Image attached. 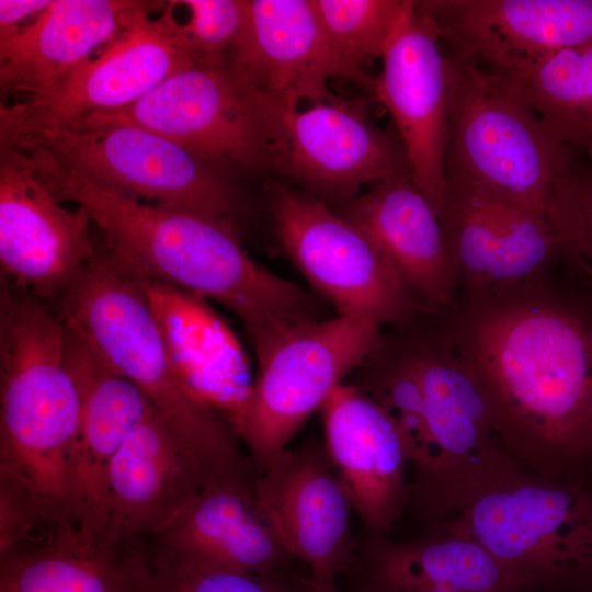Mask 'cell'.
<instances>
[{
	"mask_svg": "<svg viewBox=\"0 0 592 592\" xmlns=\"http://www.w3.org/2000/svg\"><path fill=\"white\" fill-rule=\"evenodd\" d=\"M161 2L147 1L119 35L47 92L1 104L0 127L16 128L71 122L127 106L161 81L194 62L174 2L151 20Z\"/></svg>",
	"mask_w": 592,
	"mask_h": 592,
	"instance_id": "obj_12",
	"label": "cell"
},
{
	"mask_svg": "<svg viewBox=\"0 0 592 592\" xmlns=\"http://www.w3.org/2000/svg\"><path fill=\"white\" fill-rule=\"evenodd\" d=\"M227 60L235 73L278 110L334 100L333 78L362 82L330 44L311 0H247L242 29Z\"/></svg>",
	"mask_w": 592,
	"mask_h": 592,
	"instance_id": "obj_18",
	"label": "cell"
},
{
	"mask_svg": "<svg viewBox=\"0 0 592 592\" xmlns=\"http://www.w3.org/2000/svg\"><path fill=\"white\" fill-rule=\"evenodd\" d=\"M91 225L83 207L64 206L12 150L0 147L2 277L55 301L96 250Z\"/></svg>",
	"mask_w": 592,
	"mask_h": 592,
	"instance_id": "obj_17",
	"label": "cell"
},
{
	"mask_svg": "<svg viewBox=\"0 0 592 592\" xmlns=\"http://www.w3.org/2000/svg\"><path fill=\"white\" fill-rule=\"evenodd\" d=\"M503 77L565 145L592 164V42Z\"/></svg>",
	"mask_w": 592,
	"mask_h": 592,
	"instance_id": "obj_29",
	"label": "cell"
},
{
	"mask_svg": "<svg viewBox=\"0 0 592 592\" xmlns=\"http://www.w3.org/2000/svg\"><path fill=\"white\" fill-rule=\"evenodd\" d=\"M400 397L410 499L423 513L439 499L512 458L494 432L483 395L448 335L409 351Z\"/></svg>",
	"mask_w": 592,
	"mask_h": 592,
	"instance_id": "obj_8",
	"label": "cell"
},
{
	"mask_svg": "<svg viewBox=\"0 0 592 592\" xmlns=\"http://www.w3.org/2000/svg\"><path fill=\"white\" fill-rule=\"evenodd\" d=\"M273 169L343 203L365 184L410 175L398 134L378 127L363 102L339 98L282 110Z\"/></svg>",
	"mask_w": 592,
	"mask_h": 592,
	"instance_id": "obj_16",
	"label": "cell"
},
{
	"mask_svg": "<svg viewBox=\"0 0 592 592\" xmlns=\"http://www.w3.org/2000/svg\"><path fill=\"white\" fill-rule=\"evenodd\" d=\"M144 554L152 592H320L293 567L248 572L156 540Z\"/></svg>",
	"mask_w": 592,
	"mask_h": 592,
	"instance_id": "obj_30",
	"label": "cell"
},
{
	"mask_svg": "<svg viewBox=\"0 0 592 592\" xmlns=\"http://www.w3.org/2000/svg\"><path fill=\"white\" fill-rule=\"evenodd\" d=\"M0 144L37 148L84 178L161 206L234 223L232 174L144 127L94 114L71 122L1 128Z\"/></svg>",
	"mask_w": 592,
	"mask_h": 592,
	"instance_id": "obj_7",
	"label": "cell"
},
{
	"mask_svg": "<svg viewBox=\"0 0 592 592\" xmlns=\"http://www.w3.org/2000/svg\"><path fill=\"white\" fill-rule=\"evenodd\" d=\"M20 157L60 201L88 212L124 266L225 306L252 344L287 326L323 318L321 298L254 261L232 221L143 202L34 147L20 150Z\"/></svg>",
	"mask_w": 592,
	"mask_h": 592,
	"instance_id": "obj_2",
	"label": "cell"
},
{
	"mask_svg": "<svg viewBox=\"0 0 592 592\" xmlns=\"http://www.w3.org/2000/svg\"><path fill=\"white\" fill-rule=\"evenodd\" d=\"M446 174L546 216L577 162L573 153L506 78L448 53Z\"/></svg>",
	"mask_w": 592,
	"mask_h": 592,
	"instance_id": "obj_6",
	"label": "cell"
},
{
	"mask_svg": "<svg viewBox=\"0 0 592 592\" xmlns=\"http://www.w3.org/2000/svg\"><path fill=\"white\" fill-rule=\"evenodd\" d=\"M91 114L155 132L232 174L273 169L282 110L240 79L226 59L194 62L134 103Z\"/></svg>",
	"mask_w": 592,
	"mask_h": 592,
	"instance_id": "obj_10",
	"label": "cell"
},
{
	"mask_svg": "<svg viewBox=\"0 0 592 592\" xmlns=\"http://www.w3.org/2000/svg\"><path fill=\"white\" fill-rule=\"evenodd\" d=\"M189 11L181 23L196 62L217 64L227 59L246 19L247 0H182Z\"/></svg>",
	"mask_w": 592,
	"mask_h": 592,
	"instance_id": "obj_32",
	"label": "cell"
},
{
	"mask_svg": "<svg viewBox=\"0 0 592 592\" xmlns=\"http://www.w3.org/2000/svg\"><path fill=\"white\" fill-rule=\"evenodd\" d=\"M52 0H0V38L14 34L20 22L43 12Z\"/></svg>",
	"mask_w": 592,
	"mask_h": 592,
	"instance_id": "obj_34",
	"label": "cell"
},
{
	"mask_svg": "<svg viewBox=\"0 0 592 592\" xmlns=\"http://www.w3.org/2000/svg\"><path fill=\"white\" fill-rule=\"evenodd\" d=\"M339 214L371 239L418 300L435 308L454 303L457 280L437 213L409 174L374 184Z\"/></svg>",
	"mask_w": 592,
	"mask_h": 592,
	"instance_id": "obj_24",
	"label": "cell"
},
{
	"mask_svg": "<svg viewBox=\"0 0 592 592\" xmlns=\"http://www.w3.org/2000/svg\"><path fill=\"white\" fill-rule=\"evenodd\" d=\"M382 60L373 96L390 113L410 178L437 213L446 184L451 67L440 30L420 1H411Z\"/></svg>",
	"mask_w": 592,
	"mask_h": 592,
	"instance_id": "obj_14",
	"label": "cell"
},
{
	"mask_svg": "<svg viewBox=\"0 0 592 592\" xmlns=\"http://www.w3.org/2000/svg\"><path fill=\"white\" fill-rule=\"evenodd\" d=\"M325 448L371 534L388 533L410 499L409 465L391 415L360 386L342 384L320 409Z\"/></svg>",
	"mask_w": 592,
	"mask_h": 592,
	"instance_id": "obj_21",
	"label": "cell"
},
{
	"mask_svg": "<svg viewBox=\"0 0 592 592\" xmlns=\"http://www.w3.org/2000/svg\"><path fill=\"white\" fill-rule=\"evenodd\" d=\"M137 277L178 373L235 430L254 378L239 338L209 300L162 281Z\"/></svg>",
	"mask_w": 592,
	"mask_h": 592,
	"instance_id": "obj_23",
	"label": "cell"
},
{
	"mask_svg": "<svg viewBox=\"0 0 592 592\" xmlns=\"http://www.w3.org/2000/svg\"><path fill=\"white\" fill-rule=\"evenodd\" d=\"M428 520L473 538L537 592H592V473L545 476L511 459Z\"/></svg>",
	"mask_w": 592,
	"mask_h": 592,
	"instance_id": "obj_4",
	"label": "cell"
},
{
	"mask_svg": "<svg viewBox=\"0 0 592 592\" xmlns=\"http://www.w3.org/2000/svg\"><path fill=\"white\" fill-rule=\"evenodd\" d=\"M380 326L338 314L285 327L254 348L258 371L235 428L258 471L382 344Z\"/></svg>",
	"mask_w": 592,
	"mask_h": 592,
	"instance_id": "obj_9",
	"label": "cell"
},
{
	"mask_svg": "<svg viewBox=\"0 0 592 592\" xmlns=\"http://www.w3.org/2000/svg\"><path fill=\"white\" fill-rule=\"evenodd\" d=\"M257 499L294 560L320 592H339L352 563L351 501L325 446L308 442L281 451L254 475Z\"/></svg>",
	"mask_w": 592,
	"mask_h": 592,
	"instance_id": "obj_15",
	"label": "cell"
},
{
	"mask_svg": "<svg viewBox=\"0 0 592 592\" xmlns=\"http://www.w3.org/2000/svg\"><path fill=\"white\" fill-rule=\"evenodd\" d=\"M457 286L465 296L504 292L544 276L562 241L544 215L446 174L437 209Z\"/></svg>",
	"mask_w": 592,
	"mask_h": 592,
	"instance_id": "obj_13",
	"label": "cell"
},
{
	"mask_svg": "<svg viewBox=\"0 0 592 592\" xmlns=\"http://www.w3.org/2000/svg\"><path fill=\"white\" fill-rule=\"evenodd\" d=\"M323 31L342 60L354 70L382 58L408 0H311Z\"/></svg>",
	"mask_w": 592,
	"mask_h": 592,
	"instance_id": "obj_31",
	"label": "cell"
},
{
	"mask_svg": "<svg viewBox=\"0 0 592 592\" xmlns=\"http://www.w3.org/2000/svg\"><path fill=\"white\" fill-rule=\"evenodd\" d=\"M253 479L208 480L152 540L248 572L293 567L257 499Z\"/></svg>",
	"mask_w": 592,
	"mask_h": 592,
	"instance_id": "obj_28",
	"label": "cell"
},
{
	"mask_svg": "<svg viewBox=\"0 0 592 592\" xmlns=\"http://www.w3.org/2000/svg\"><path fill=\"white\" fill-rule=\"evenodd\" d=\"M144 546L65 525L0 557V592H152Z\"/></svg>",
	"mask_w": 592,
	"mask_h": 592,
	"instance_id": "obj_27",
	"label": "cell"
},
{
	"mask_svg": "<svg viewBox=\"0 0 592 592\" xmlns=\"http://www.w3.org/2000/svg\"><path fill=\"white\" fill-rule=\"evenodd\" d=\"M55 303L62 321L140 389L208 480L254 474L231 424L178 373L139 278L104 243Z\"/></svg>",
	"mask_w": 592,
	"mask_h": 592,
	"instance_id": "obj_5",
	"label": "cell"
},
{
	"mask_svg": "<svg viewBox=\"0 0 592 592\" xmlns=\"http://www.w3.org/2000/svg\"><path fill=\"white\" fill-rule=\"evenodd\" d=\"M66 328V366L79 400L75 452L79 523L102 532L110 463L143 420L149 401L90 341Z\"/></svg>",
	"mask_w": 592,
	"mask_h": 592,
	"instance_id": "obj_22",
	"label": "cell"
},
{
	"mask_svg": "<svg viewBox=\"0 0 592 592\" xmlns=\"http://www.w3.org/2000/svg\"><path fill=\"white\" fill-rule=\"evenodd\" d=\"M146 2L52 1L32 23L0 38L1 95L25 100L47 92L115 39Z\"/></svg>",
	"mask_w": 592,
	"mask_h": 592,
	"instance_id": "obj_25",
	"label": "cell"
},
{
	"mask_svg": "<svg viewBox=\"0 0 592 592\" xmlns=\"http://www.w3.org/2000/svg\"><path fill=\"white\" fill-rule=\"evenodd\" d=\"M543 277L465 296L446 334L515 462L545 476L592 473V319Z\"/></svg>",
	"mask_w": 592,
	"mask_h": 592,
	"instance_id": "obj_1",
	"label": "cell"
},
{
	"mask_svg": "<svg viewBox=\"0 0 592 592\" xmlns=\"http://www.w3.org/2000/svg\"><path fill=\"white\" fill-rule=\"evenodd\" d=\"M208 481L204 468L149 402L110 463L103 533L127 545L160 535Z\"/></svg>",
	"mask_w": 592,
	"mask_h": 592,
	"instance_id": "obj_20",
	"label": "cell"
},
{
	"mask_svg": "<svg viewBox=\"0 0 592 592\" xmlns=\"http://www.w3.org/2000/svg\"><path fill=\"white\" fill-rule=\"evenodd\" d=\"M553 225L563 252L581 263L592 265V164L576 166L561 191Z\"/></svg>",
	"mask_w": 592,
	"mask_h": 592,
	"instance_id": "obj_33",
	"label": "cell"
},
{
	"mask_svg": "<svg viewBox=\"0 0 592 592\" xmlns=\"http://www.w3.org/2000/svg\"><path fill=\"white\" fill-rule=\"evenodd\" d=\"M358 592H537L470 537L430 526L398 540L371 534L358 566Z\"/></svg>",
	"mask_w": 592,
	"mask_h": 592,
	"instance_id": "obj_26",
	"label": "cell"
},
{
	"mask_svg": "<svg viewBox=\"0 0 592 592\" xmlns=\"http://www.w3.org/2000/svg\"><path fill=\"white\" fill-rule=\"evenodd\" d=\"M267 198L280 244L318 297L380 327L409 320L419 300L357 226L321 198L278 183Z\"/></svg>",
	"mask_w": 592,
	"mask_h": 592,
	"instance_id": "obj_11",
	"label": "cell"
},
{
	"mask_svg": "<svg viewBox=\"0 0 592 592\" xmlns=\"http://www.w3.org/2000/svg\"><path fill=\"white\" fill-rule=\"evenodd\" d=\"M56 311L1 277L0 486L50 524H79L75 452L79 400Z\"/></svg>",
	"mask_w": 592,
	"mask_h": 592,
	"instance_id": "obj_3",
	"label": "cell"
},
{
	"mask_svg": "<svg viewBox=\"0 0 592 592\" xmlns=\"http://www.w3.org/2000/svg\"><path fill=\"white\" fill-rule=\"evenodd\" d=\"M452 54L501 76L592 42V0L420 1Z\"/></svg>",
	"mask_w": 592,
	"mask_h": 592,
	"instance_id": "obj_19",
	"label": "cell"
}]
</instances>
